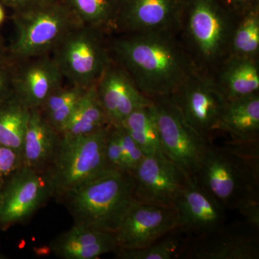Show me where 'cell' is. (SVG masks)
Returning a JSON list of instances; mask_svg holds the SVG:
<instances>
[{
    "label": "cell",
    "mask_w": 259,
    "mask_h": 259,
    "mask_svg": "<svg viewBox=\"0 0 259 259\" xmlns=\"http://www.w3.org/2000/svg\"><path fill=\"white\" fill-rule=\"evenodd\" d=\"M259 4L239 17L233 32L230 55L258 58Z\"/></svg>",
    "instance_id": "4316f807"
},
{
    "label": "cell",
    "mask_w": 259,
    "mask_h": 259,
    "mask_svg": "<svg viewBox=\"0 0 259 259\" xmlns=\"http://www.w3.org/2000/svg\"><path fill=\"white\" fill-rule=\"evenodd\" d=\"M117 127L122 148L124 170L131 175L144 159L146 155L122 126L117 125Z\"/></svg>",
    "instance_id": "f1b7e54d"
},
{
    "label": "cell",
    "mask_w": 259,
    "mask_h": 259,
    "mask_svg": "<svg viewBox=\"0 0 259 259\" xmlns=\"http://www.w3.org/2000/svg\"><path fill=\"white\" fill-rule=\"evenodd\" d=\"M169 97L186 120L210 140L227 102L214 76L195 70Z\"/></svg>",
    "instance_id": "9c48e42d"
},
{
    "label": "cell",
    "mask_w": 259,
    "mask_h": 259,
    "mask_svg": "<svg viewBox=\"0 0 259 259\" xmlns=\"http://www.w3.org/2000/svg\"><path fill=\"white\" fill-rule=\"evenodd\" d=\"M108 41L112 59L149 99L171 96L197 70L175 32L114 34Z\"/></svg>",
    "instance_id": "6da1fadb"
},
{
    "label": "cell",
    "mask_w": 259,
    "mask_h": 259,
    "mask_svg": "<svg viewBox=\"0 0 259 259\" xmlns=\"http://www.w3.org/2000/svg\"><path fill=\"white\" fill-rule=\"evenodd\" d=\"M80 23L108 35L115 32L120 0H63Z\"/></svg>",
    "instance_id": "603a6c76"
},
{
    "label": "cell",
    "mask_w": 259,
    "mask_h": 259,
    "mask_svg": "<svg viewBox=\"0 0 259 259\" xmlns=\"http://www.w3.org/2000/svg\"><path fill=\"white\" fill-rule=\"evenodd\" d=\"M41 1H45V2H55V1H62V0H41Z\"/></svg>",
    "instance_id": "74e56055"
},
{
    "label": "cell",
    "mask_w": 259,
    "mask_h": 259,
    "mask_svg": "<svg viewBox=\"0 0 259 259\" xmlns=\"http://www.w3.org/2000/svg\"><path fill=\"white\" fill-rule=\"evenodd\" d=\"M3 182H4V180H3V179H0V194H1L2 187H3Z\"/></svg>",
    "instance_id": "8d00e7d4"
},
{
    "label": "cell",
    "mask_w": 259,
    "mask_h": 259,
    "mask_svg": "<svg viewBox=\"0 0 259 259\" xmlns=\"http://www.w3.org/2000/svg\"><path fill=\"white\" fill-rule=\"evenodd\" d=\"M120 125L139 145L146 156L161 152L159 131L151 102L147 106L133 112Z\"/></svg>",
    "instance_id": "d4e9b609"
},
{
    "label": "cell",
    "mask_w": 259,
    "mask_h": 259,
    "mask_svg": "<svg viewBox=\"0 0 259 259\" xmlns=\"http://www.w3.org/2000/svg\"><path fill=\"white\" fill-rule=\"evenodd\" d=\"M228 10L238 17L259 4V0H220Z\"/></svg>",
    "instance_id": "d6a6232c"
},
{
    "label": "cell",
    "mask_w": 259,
    "mask_h": 259,
    "mask_svg": "<svg viewBox=\"0 0 259 259\" xmlns=\"http://www.w3.org/2000/svg\"><path fill=\"white\" fill-rule=\"evenodd\" d=\"M105 156L107 169L125 171L117 125L110 124L107 127Z\"/></svg>",
    "instance_id": "f546056e"
},
{
    "label": "cell",
    "mask_w": 259,
    "mask_h": 259,
    "mask_svg": "<svg viewBox=\"0 0 259 259\" xmlns=\"http://www.w3.org/2000/svg\"><path fill=\"white\" fill-rule=\"evenodd\" d=\"M238 18L220 0H185L177 35L198 71L214 76L230 56Z\"/></svg>",
    "instance_id": "3957f363"
},
{
    "label": "cell",
    "mask_w": 259,
    "mask_h": 259,
    "mask_svg": "<svg viewBox=\"0 0 259 259\" xmlns=\"http://www.w3.org/2000/svg\"><path fill=\"white\" fill-rule=\"evenodd\" d=\"M9 59L8 47H5L3 39L0 37V64H3V63L9 60Z\"/></svg>",
    "instance_id": "e575fe53"
},
{
    "label": "cell",
    "mask_w": 259,
    "mask_h": 259,
    "mask_svg": "<svg viewBox=\"0 0 259 259\" xmlns=\"http://www.w3.org/2000/svg\"><path fill=\"white\" fill-rule=\"evenodd\" d=\"M14 68L10 59L0 64V105L15 94Z\"/></svg>",
    "instance_id": "1f68e13d"
},
{
    "label": "cell",
    "mask_w": 259,
    "mask_h": 259,
    "mask_svg": "<svg viewBox=\"0 0 259 259\" xmlns=\"http://www.w3.org/2000/svg\"><path fill=\"white\" fill-rule=\"evenodd\" d=\"M4 5L0 3V25L3 24L5 19V11L4 9Z\"/></svg>",
    "instance_id": "d590c367"
},
{
    "label": "cell",
    "mask_w": 259,
    "mask_h": 259,
    "mask_svg": "<svg viewBox=\"0 0 259 259\" xmlns=\"http://www.w3.org/2000/svg\"><path fill=\"white\" fill-rule=\"evenodd\" d=\"M61 139V134L45 120L38 108L30 109L23 141V166L45 171Z\"/></svg>",
    "instance_id": "d6986e66"
},
{
    "label": "cell",
    "mask_w": 259,
    "mask_h": 259,
    "mask_svg": "<svg viewBox=\"0 0 259 259\" xmlns=\"http://www.w3.org/2000/svg\"><path fill=\"white\" fill-rule=\"evenodd\" d=\"M96 90L110 125H121L133 112L151 102L113 59L97 81Z\"/></svg>",
    "instance_id": "e0dca14e"
},
{
    "label": "cell",
    "mask_w": 259,
    "mask_h": 259,
    "mask_svg": "<svg viewBox=\"0 0 259 259\" xmlns=\"http://www.w3.org/2000/svg\"><path fill=\"white\" fill-rule=\"evenodd\" d=\"M181 232L175 230L152 244L136 248L115 251L117 258L122 259H173L183 255L187 244L180 236Z\"/></svg>",
    "instance_id": "83f0119b"
},
{
    "label": "cell",
    "mask_w": 259,
    "mask_h": 259,
    "mask_svg": "<svg viewBox=\"0 0 259 259\" xmlns=\"http://www.w3.org/2000/svg\"><path fill=\"white\" fill-rule=\"evenodd\" d=\"M51 197L44 172L22 166L7 177L0 194V229L25 221Z\"/></svg>",
    "instance_id": "30bf717a"
},
{
    "label": "cell",
    "mask_w": 259,
    "mask_h": 259,
    "mask_svg": "<svg viewBox=\"0 0 259 259\" xmlns=\"http://www.w3.org/2000/svg\"><path fill=\"white\" fill-rule=\"evenodd\" d=\"M185 1L120 0L115 34L151 32L177 33Z\"/></svg>",
    "instance_id": "4fadbf2b"
},
{
    "label": "cell",
    "mask_w": 259,
    "mask_h": 259,
    "mask_svg": "<svg viewBox=\"0 0 259 259\" xmlns=\"http://www.w3.org/2000/svg\"><path fill=\"white\" fill-rule=\"evenodd\" d=\"M175 206L178 212L176 230L187 236L197 238L225 224L226 207L194 179L187 181Z\"/></svg>",
    "instance_id": "5bb4252c"
},
{
    "label": "cell",
    "mask_w": 259,
    "mask_h": 259,
    "mask_svg": "<svg viewBox=\"0 0 259 259\" xmlns=\"http://www.w3.org/2000/svg\"><path fill=\"white\" fill-rule=\"evenodd\" d=\"M161 149L190 179L197 175L210 140L186 120L169 97L151 99Z\"/></svg>",
    "instance_id": "ba28073f"
},
{
    "label": "cell",
    "mask_w": 259,
    "mask_h": 259,
    "mask_svg": "<svg viewBox=\"0 0 259 259\" xmlns=\"http://www.w3.org/2000/svg\"><path fill=\"white\" fill-rule=\"evenodd\" d=\"M23 166V155L13 148L0 145V179L5 180Z\"/></svg>",
    "instance_id": "4dcf8cb0"
},
{
    "label": "cell",
    "mask_w": 259,
    "mask_h": 259,
    "mask_svg": "<svg viewBox=\"0 0 259 259\" xmlns=\"http://www.w3.org/2000/svg\"><path fill=\"white\" fill-rule=\"evenodd\" d=\"M88 90L74 85H61L49 95L38 109L45 120L61 134Z\"/></svg>",
    "instance_id": "484cf974"
},
{
    "label": "cell",
    "mask_w": 259,
    "mask_h": 259,
    "mask_svg": "<svg viewBox=\"0 0 259 259\" xmlns=\"http://www.w3.org/2000/svg\"><path fill=\"white\" fill-rule=\"evenodd\" d=\"M3 258H5V257L4 256V255L2 254V253H0V259H3Z\"/></svg>",
    "instance_id": "f35d334b"
},
{
    "label": "cell",
    "mask_w": 259,
    "mask_h": 259,
    "mask_svg": "<svg viewBox=\"0 0 259 259\" xmlns=\"http://www.w3.org/2000/svg\"><path fill=\"white\" fill-rule=\"evenodd\" d=\"M108 125L110 122L97 96L95 83L87 90L78 102L61 136L68 139L80 137Z\"/></svg>",
    "instance_id": "7402d4cb"
},
{
    "label": "cell",
    "mask_w": 259,
    "mask_h": 259,
    "mask_svg": "<svg viewBox=\"0 0 259 259\" xmlns=\"http://www.w3.org/2000/svg\"><path fill=\"white\" fill-rule=\"evenodd\" d=\"M183 255L193 259H257L258 235L241 224H224L215 231L197 237Z\"/></svg>",
    "instance_id": "9a60e30c"
},
{
    "label": "cell",
    "mask_w": 259,
    "mask_h": 259,
    "mask_svg": "<svg viewBox=\"0 0 259 259\" xmlns=\"http://www.w3.org/2000/svg\"><path fill=\"white\" fill-rule=\"evenodd\" d=\"M108 125L80 137L61 136L55 156L44 172L51 197L62 199L71 190L109 170L105 156Z\"/></svg>",
    "instance_id": "8992f818"
},
{
    "label": "cell",
    "mask_w": 259,
    "mask_h": 259,
    "mask_svg": "<svg viewBox=\"0 0 259 259\" xmlns=\"http://www.w3.org/2000/svg\"><path fill=\"white\" fill-rule=\"evenodd\" d=\"M51 252L64 259H95L118 249L115 233L74 224L50 243Z\"/></svg>",
    "instance_id": "ac0fdd59"
},
{
    "label": "cell",
    "mask_w": 259,
    "mask_h": 259,
    "mask_svg": "<svg viewBox=\"0 0 259 259\" xmlns=\"http://www.w3.org/2000/svg\"><path fill=\"white\" fill-rule=\"evenodd\" d=\"M258 58L230 55L214 78L227 101L258 93Z\"/></svg>",
    "instance_id": "44dd1931"
},
{
    "label": "cell",
    "mask_w": 259,
    "mask_h": 259,
    "mask_svg": "<svg viewBox=\"0 0 259 259\" xmlns=\"http://www.w3.org/2000/svg\"><path fill=\"white\" fill-rule=\"evenodd\" d=\"M218 131L229 134L236 143H258L259 93L227 101Z\"/></svg>",
    "instance_id": "ffe728a7"
},
{
    "label": "cell",
    "mask_w": 259,
    "mask_h": 259,
    "mask_svg": "<svg viewBox=\"0 0 259 259\" xmlns=\"http://www.w3.org/2000/svg\"><path fill=\"white\" fill-rule=\"evenodd\" d=\"M134 187L131 174L106 170L61 199L74 224L115 233L134 201Z\"/></svg>",
    "instance_id": "277c9868"
},
{
    "label": "cell",
    "mask_w": 259,
    "mask_h": 259,
    "mask_svg": "<svg viewBox=\"0 0 259 259\" xmlns=\"http://www.w3.org/2000/svg\"><path fill=\"white\" fill-rule=\"evenodd\" d=\"M16 35L8 48L13 61L52 54L65 35L81 24L64 1L35 0L13 15Z\"/></svg>",
    "instance_id": "5b68a950"
},
{
    "label": "cell",
    "mask_w": 259,
    "mask_h": 259,
    "mask_svg": "<svg viewBox=\"0 0 259 259\" xmlns=\"http://www.w3.org/2000/svg\"><path fill=\"white\" fill-rule=\"evenodd\" d=\"M14 93L28 108H40L64 76L51 54L13 61Z\"/></svg>",
    "instance_id": "2e32d148"
},
{
    "label": "cell",
    "mask_w": 259,
    "mask_h": 259,
    "mask_svg": "<svg viewBox=\"0 0 259 259\" xmlns=\"http://www.w3.org/2000/svg\"><path fill=\"white\" fill-rule=\"evenodd\" d=\"M194 180L227 209L259 204L258 143L246 149L210 143Z\"/></svg>",
    "instance_id": "7a4b0ae2"
},
{
    "label": "cell",
    "mask_w": 259,
    "mask_h": 259,
    "mask_svg": "<svg viewBox=\"0 0 259 259\" xmlns=\"http://www.w3.org/2000/svg\"><path fill=\"white\" fill-rule=\"evenodd\" d=\"M35 0H0V3L4 6L8 7L13 12L19 11L33 3Z\"/></svg>",
    "instance_id": "836d02e7"
},
{
    "label": "cell",
    "mask_w": 259,
    "mask_h": 259,
    "mask_svg": "<svg viewBox=\"0 0 259 259\" xmlns=\"http://www.w3.org/2000/svg\"><path fill=\"white\" fill-rule=\"evenodd\" d=\"M177 224L178 212L175 206L166 207L134 200L115 233L118 249L148 246L175 231Z\"/></svg>",
    "instance_id": "7c38bea8"
},
{
    "label": "cell",
    "mask_w": 259,
    "mask_h": 259,
    "mask_svg": "<svg viewBox=\"0 0 259 259\" xmlns=\"http://www.w3.org/2000/svg\"><path fill=\"white\" fill-rule=\"evenodd\" d=\"M30 114L28 108L13 95L0 105V145L22 153Z\"/></svg>",
    "instance_id": "cb8c5ba5"
},
{
    "label": "cell",
    "mask_w": 259,
    "mask_h": 259,
    "mask_svg": "<svg viewBox=\"0 0 259 259\" xmlns=\"http://www.w3.org/2000/svg\"><path fill=\"white\" fill-rule=\"evenodd\" d=\"M109 36L82 24L65 35L51 56L69 84L89 89L97 83L112 61Z\"/></svg>",
    "instance_id": "52a82bcc"
},
{
    "label": "cell",
    "mask_w": 259,
    "mask_h": 259,
    "mask_svg": "<svg viewBox=\"0 0 259 259\" xmlns=\"http://www.w3.org/2000/svg\"><path fill=\"white\" fill-rule=\"evenodd\" d=\"M131 175L134 200L166 207L175 206L190 179L163 151L145 156Z\"/></svg>",
    "instance_id": "8fae6325"
}]
</instances>
